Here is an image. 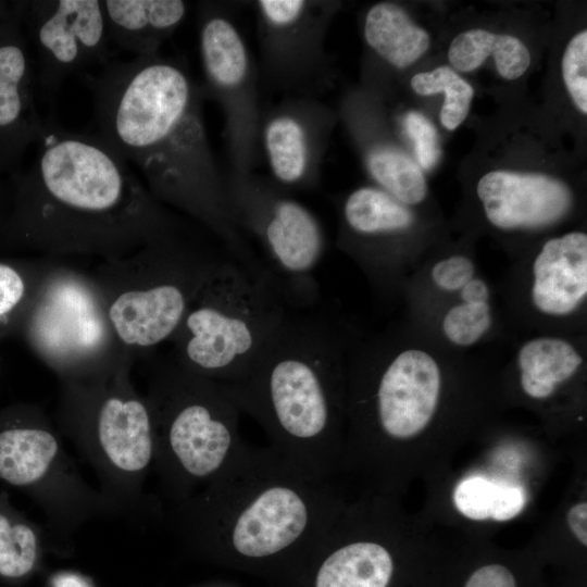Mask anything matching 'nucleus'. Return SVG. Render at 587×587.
<instances>
[{
	"mask_svg": "<svg viewBox=\"0 0 587 587\" xmlns=\"http://www.w3.org/2000/svg\"><path fill=\"white\" fill-rule=\"evenodd\" d=\"M338 5L322 0L253 2L260 71L271 88L315 97L328 87L332 66L325 36Z\"/></svg>",
	"mask_w": 587,
	"mask_h": 587,
	"instance_id": "16",
	"label": "nucleus"
},
{
	"mask_svg": "<svg viewBox=\"0 0 587 587\" xmlns=\"http://www.w3.org/2000/svg\"><path fill=\"white\" fill-rule=\"evenodd\" d=\"M84 83L93 99L96 134L139 168L154 198L203 225L234 260L254 262L210 147L202 85L187 66L160 54L135 57L109 61Z\"/></svg>",
	"mask_w": 587,
	"mask_h": 587,
	"instance_id": "2",
	"label": "nucleus"
},
{
	"mask_svg": "<svg viewBox=\"0 0 587 587\" xmlns=\"http://www.w3.org/2000/svg\"><path fill=\"white\" fill-rule=\"evenodd\" d=\"M39 530L0 496V575L20 578L34 569L40 549Z\"/></svg>",
	"mask_w": 587,
	"mask_h": 587,
	"instance_id": "30",
	"label": "nucleus"
},
{
	"mask_svg": "<svg viewBox=\"0 0 587 587\" xmlns=\"http://www.w3.org/2000/svg\"><path fill=\"white\" fill-rule=\"evenodd\" d=\"M58 587H70V586H68L67 580L65 582L64 579V582L58 583ZM75 587H84V584H82L80 582H75Z\"/></svg>",
	"mask_w": 587,
	"mask_h": 587,
	"instance_id": "39",
	"label": "nucleus"
},
{
	"mask_svg": "<svg viewBox=\"0 0 587 587\" xmlns=\"http://www.w3.org/2000/svg\"><path fill=\"white\" fill-rule=\"evenodd\" d=\"M497 425L471 445L467 460L454 461L424 486L420 511L466 538L492 539L505 525L528 517L562 458L563 450L541 432Z\"/></svg>",
	"mask_w": 587,
	"mask_h": 587,
	"instance_id": "7",
	"label": "nucleus"
},
{
	"mask_svg": "<svg viewBox=\"0 0 587 587\" xmlns=\"http://www.w3.org/2000/svg\"><path fill=\"white\" fill-rule=\"evenodd\" d=\"M27 337L60 380L113 365L123 348L109 324L91 274L51 259L27 316Z\"/></svg>",
	"mask_w": 587,
	"mask_h": 587,
	"instance_id": "13",
	"label": "nucleus"
},
{
	"mask_svg": "<svg viewBox=\"0 0 587 587\" xmlns=\"http://www.w3.org/2000/svg\"><path fill=\"white\" fill-rule=\"evenodd\" d=\"M26 294L27 284L22 273L0 262V320L22 304Z\"/></svg>",
	"mask_w": 587,
	"mask_h": 587,
	"instance_id": "36",
	"label": "nucleus"
},
{
	"mask_svg": "<svg viewBox=\"0 0 587 587\" xmlns=\"http://www.w3.org/2000/svg\"><path fill=\"white\" fill-rule=\"evenodd\" d=\"M319 305L290 309L248 367L221 384L270 447L311 474L337 479L344 476L354 336Z\"/></svg>",
	"mask_w": 587,
	"mask_h": 587,
	"instance_id": "4",
	"label": "nucleus"
},
{
	"mask_svg": "<svg viewBox=\"0 0 587 587\" xmlns=\"http://www.w3.org/2000/svg\"><path fill=\"white\" fill-rule=\"evenodd\" d=\"M492 325L490 303L460 301L445 311L440 330L448 342L466 348L477 344Z\"/></svg>",
	"mask_w": 587,
	"mask_h": 587,
	"instance_id": "32",
	"label": "nucleus"
},
{
	"mask_svg": "<svg viewBox=\"0 0 587 587\" xmlns=\"http://www.w3.org/2000/svg\"><path fill=\"white\" fill-rule=\"evenodd\" d=\"M584 358L570 340L552 335L533 337L521 345L515 373L502 401L526 405L541 420L540 430L553 442L582 433Z\"/></svg>",
	"mask_w": 587,
	"mask_h": 587,
	"instance_id": "18",
	"label": "nucleus"
},
{
	"mask_svg": "<svg viewBox=\"0 0 587 587\" xmlns=\"http://www.w3.org/2000/svg\"><path fill=\"white\" fill-rule=\"evenodd\" d=\"M460 301L470 303H489L490 287L485 279L474 276L458 292Z\"/></svg>",
	"mask_w": 587,
	"mask_h": 587,
	"instance_id": "37",
	"label": "nucleus"
},
{
	"mask_svg": "<svg viewBox=\"0 0 587 587\" xmlns=\"http://www.w3.org/2000/svg\"><path fill=\"white\" fill-rule=\"evenodd\" d=\"M414 222L410 207L376 186H363L344 200L339 234L360 235L385 229L404 235Z\"/></svg>",
	"mask_w": 587,
	"mask_h": 587,
	"instance_id": "29",
	"label": "nucleus"
},
{
	"mask_svg": "<svg viewBox=\"0 0 587 587\" xmlns=\"http://www.w3.org/2000/svg\"><path fill=\"white\" fill-rule=\"evenodd\" d=\"M199 51L205 98L215 100L225 120L232 170L250 173L261 157L259 73L245 37L216 2L200 4Z\"/></svg>",
	"mask_w": 587,
	"mask_h": 587,
	"instance_id": "14",
	"label": "nucleus"
},
{
	"mask_svg": "<svg viewBox=\"0 0 587 587\" xmlns=\"http://www.w3.org/2000/svg\"><path fill=\"white\" fill-rule=\"evenodd\" d=\"M500 385L395 336L360 342L348 360L344 476L360 491L403 498L427 485L496 423Z\"/></svg>",
	"mask_w": 587,
	"mask_h": 587,
	"instance_id": "1",
	"label": "nucleus"
},
{
	"mask_svg": "<svg viewBox=\"0 0 587 587\" xmlns=\"http://www.w3.org/2000/svg\"><path fill=\"white\" fill-rule=\"evenodd\" d=\"M363 38L370 50L391 67L402 70L429 48L428 33L398 3H374L363 20Z\"/></svg>",
	"mask_w": 587,
	"mask_h": 587,
	"instance_id": "27",
	"label": "nucleus"
},
{
	"mask_svg": "<svg viewBox=\"0 0 587 587\" xmlns=\"http://www.w3.org/2000/svg\"><path fill=\"white\" fill-rule=\"evenodd\" d=\"M0 480L23 489L60 532L105 509L80 479L53 426L41 414L0 428Z\"/></svg>",
	"mask_w": 587,
	"mask_h": 587,
	"instance_id": "15",
	"label": "nucleus"
},
{
	"mask_svg": "<svg viewBox=\"0 0 587 587\" xmlns=\"http://www.w3.org/2000/svg\"><path fill=\"white\" fill-rule=\"evenodd\" d=\"M37 152L16 172L11 234L47 257L128 255L183 233L179 218L97 134L45 118Z\"/></svg>",
	"mask_w": 587,
	"mask_h": 587,
	"instance_id": "3",
	"label": "nucleus"
},
{
	"mask_svg": "<svg viewBox=\"0 0 587 587\" xmlns=\"http://www.w3.org/2000/svg\"><path fill=\"white\" fill-rule=\"evenodd\" d=\"M574 471L557 507L526 542L545 569L559 582L587 585V452L571 454Z\"/></svg>",
	"mask_w": 587,
	"mask_h": 587,
	"instance_id": "22",
	"label": "nucleus"
},
{
	"mask_svg": "<svg viewBox=\"0 0 587 587\" xmlns=\"http://www.w3.org/2000/svg\"><path fill=\"white\" fill-rule=\"evenodd\" d=\"M109 40L135 57L159 54L188 14L182 0H102Z\"/></svg>",
	"mask_w": 587,
	"mask_h": 587,
	"instance_id": "26",
	"label": "nucleus"
},
{
	"mask_svg": "<svg viewBox=\"0 0 587 587\" xmlns=\"http://www.w3.org/2000/svg\"><path fill=\"white\" fill-rule=\"evenodd\" d=\"M442 587H551L546 569L525 544L505 548L486 538H466L450 563Z\"/></svg>",
	"mask_w": 587,
	"mask_h": 587,
	"instance_id": "24",
	"label": "nucleus"
},
{
	"mask_svg": "<svg viewBox=\"0 0 587 587\" xmlns=\"http://www.w3.org/2000/svg\"><path fill=\"white\" fill-rule=\"evenodd\" d=\"M36 86L16 1L15 11L0 22V172L18 171L27 149L38 140L43 118L35 103Z\"/></svg>",
	"mask_w": 587,
	"mask_h": 587,
	"instance_id": "20",
	"label": "nucleus"
},
{
	"mask_svg": "<svg viewBox=\"0 0 587 587\" xmlns=\"http://www.w3.org/2000/svg\"><path fill=\"white\" fill-rule=\"evenodd\" d=\"M22 26L37 57V85L54 96L72 74L109 60L102 0L21 1Z\"/></svg>",
	"mask_w": 587,
	"mask_h": 587,
	"instance_id": "17",
	"label": "nucleus"
},
{
	"mask_svg": "<svg viewBox=\"0 0 587 587\" xmlns=\"http://www.w3.org/2000/svg\"><path fill=\"white\" fill-rule=\"evenodd\" d=\"M146 399L153 422V467L172 505L203 488L248 445L239 433L241 412L222 384L172 358L154 369Z\"/></svg>",
	"mask_w": 587,
	"mask_h": 587,
	"instance_id": "9",
	"label": "nucleus"
},
{
	"mask_svg": "<svg viewBox=\"0 0 587 587\" xmlns=\"http://www.w3.org/2000/svg\"><path fill=\"white\" fill-rule=\"evenodd\" d=\"M225 258L179 233L102 260L91 276L120 345L136 354L171 341L198 290Z\"/></svg>",
	"mask_w": 587,
	"mask_h": 587,
	"instance_id": "11",
	"label": "nucleus"
},
{
	"mask_svg": "<svg viewBox=\"0 0 587 587\" xmlns=\"http://www.w3.org/2000/svg\"><path fill=\"white\" fill-rule=\"evenodd\" d=\"M402 500L352 496L309 555L317 559L313 587H442L463 536Z\"/></svg>",
	"mask_w": 587,
	"mask_h": 587,
	"instance_id": "6",
	"label": "nucleus"
},
{
	"mask_svg": "<svg viewBox=\"0 0 587 587\" xmlns=\"http://www.w3.org/2000/svg\"><path fill=\"white\" fill-rule=\"evenodd\" d=\"M412 90L420 96L445 95L439 118L448 130L458 128L467 117L474 89L449 65L416 73L410 80Z\"/></svg>",
	"mask_w": 587,
	"mask_h": 587,
	"instance_id": "31",
	"label": "nucleus"
},
{
	"mask_svg": "<svg viewBox=\"0 0 587 587\" xmlns=\"http://www.w3.org/2000/svg\"><path fill=\"white\" fill-rule=\"evenodd\" d=\"M291 308L264 266L227 255L192 299L170 342L172 359L201 376L227 383L262 350Z\"/></svg>",
	"mask_w": 587,
	"mask_h": 587,
	"instance_id": "10",
	"label": "nucleus"
},
{
	"mask_svg": "<svg viewBox=\"0 0 587 587\" xmlns=\"http://www.w3.org/2000/svg\"><path fill=\"white\" fill-rule=\"evenodd\" d=\"M474 276H476L475 264L464 254L442 258L436 261L429 271L434 286L447 294H458Z\"/></svg>",
	"mask_w": 587,
	"mask_h": 587,
	"instance_id": "35",
	"label": "nucleus"
},
{
	"mask_svg": "<svg viewBox=\"0 0 587 587\" xmlns=\"http://www.w3.org/2000/svg\"><path fill=\"white\" fill-rule=\"evenodd\" d=\"M16 8V1H1L0 0V22L9 17Z\"/></svg>",
	"mask_w": 587,
	"mask_h": 587,
	"instance_id": "38",
	"label": "nucleus"
},
{
	"mask_svg": "<svg viewBox=\"0 0 587 587\" xmlns=\"http://www.w3.org/2000/svg\"><path fill=\"white\" fill-rule=\"evenodd\" d=\"M352 496L339 478L301 469L272 447H247L214 479L173 504L175 537L249 563L309 558Z\"/></svg>",
	"mask_w": 587,
	"mask_h": 587,
	"instance_id": "5",
	"label": "nucleus"
},
{
	"mask_svg": "<svg viewBox=\"0 0 587 587\" xmlns=\"http://www.w3.org/2000/svg\"><path fill=\"white\" fill-rule=\"evenodd\" d=\"M562 78L576 109L587 114V30L582 29L567 42L563 52Z\"/></svg>",
	"mask_w": 587,
	"mask_h": 587,
	"instance_id": "33",
	"label": "nucleus"
},
{
	"mask_svg": "<svg viewBox=\"0 0 587 587\" xmlns=\"http://www.w3.org/2000/svg\"><path fill=\"white\" fill-rule=\"evenodd\" d=\"M335 122L315 97L288 96L262 112L260 147L271 179L288 192L316 187Z\"/></svg>",
	"mask_w": 587,
	"mask_h": 587,
	"instance_id": "19",
	"label": "nucleus"
},
{
	"mask_svg": "<svg viewBox=\"0 0 587 587\" xmlns=\"http://www.w3.org/2000/svg\"><path fill=\"white\" fill-rule=\"evenodd\" d=\"M403 126L413 141V148L420 167L429 171L439 161L441 148L437 130L422 113L410 111L404 115Z\"/></svg>",
	"mask_w": 587,
	"mask_h": 587,
	"instance_id": "34",
	"label": "nucleus"
},
{
	"mask_svg": "<svg viewBox=\"0 0 587 587\" xmlns=\"http://www.w3.org/2000/svg\"><path fill=\"white\" fill-rule=\"evenodd\" d=\"M488 58L494 59L497 72L508 80L522 77L530 65L527 46L510 34L472 28L458 34L449 45L448 60L458 73L473 72Z\"/></svg>",
	"mask_w": 587,
	"mask_h": 587,
	"instance_id": "28",
	"label": "nucleus"
},
{
	"mask_svg": "<svg viewBox=\"0 0 587 587\" xmlns=\"http://www.w3.org/2000/svg\"><path fill=\"white\" fill-rule=\"evenodd\" d=\"M529 301L548 319L574 315L587 298V234L572 230L545 241L530 265Z\"/></svg>",
	"mask_w": 587,
	"mask_h": 587,
	"instance_id": "23",
	"label": "nucleus"
},
{
	"mask_svg": "<svg viewBox=\"0 0 587 587\" xmlns=\"http://www.w3.org/2000/svg\"><path fill=\"white\" fill-rule=\"evenodd\" d=\"M135 353L127 349L108 369L61 380L59 423L95 469L105 509L140 503L154 462V435L146 397L133 385Z\"/></svg>",
	"mask_w": 587,
	"mask_h": 587,
	"instance_id": "8",
	"label": "nucleus"
},
{
	"mask_svg": "<svg viewBox=\"0 0 587 587\" xmlns=\"http://www.w3.org/2000/svg\"><path fill=\"white\" fill-rule=\"evenodd\" d=\"M486 220L501 230H528L562 220L573 204L570 188L544 173L495 170L476 185Z\"/></svg>",
	"mask_w": 587,
	"mask_h": 587,
	"instance_id": "21",
	"label": "nucleus"
},
{
	"mask_svg": "<svg viewBox=\"0 0 587 587\" xmlns=\"http://www.w3.org/2000/svg\"><path fill=\"white\" fill-rule=\"evenodd\" d=\"M226 186L240 230L259 242L261 262L291 309L320 304L315 278L326 247L319 217L271 178L229 172Z\"/></svg>",
	"mask_w": 587,
	"mask_h": 587,
	"instance_id": "12",
	"label": "nucleus"
},
{
	"mask_svg": "<svg viewBox=\"0 0 587 587\" xmlns=\"http://www.w3.org/2000/svg\"><path fill=\"white\" fill-rule=\"evenodd\" d=\"M344 116L361 143L365 167L376 187L410 208L423 202L427 184L421 167L407 152L383 136L360 98L346 100Z\"/></svg>",
	"mask_w": 587,
	"mask_h": 587,
	"instance_id": "25",
	"label": "nucleus"
}]
</instances>
